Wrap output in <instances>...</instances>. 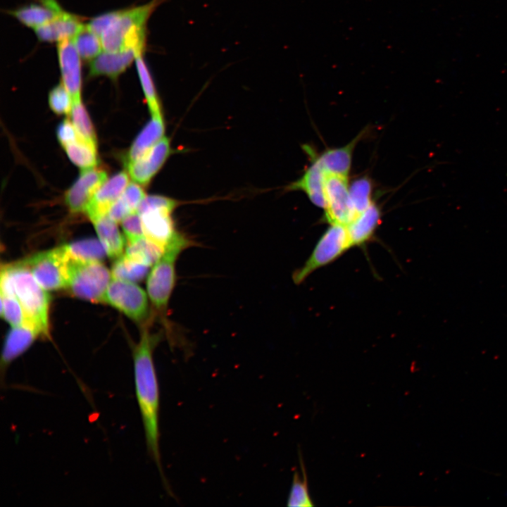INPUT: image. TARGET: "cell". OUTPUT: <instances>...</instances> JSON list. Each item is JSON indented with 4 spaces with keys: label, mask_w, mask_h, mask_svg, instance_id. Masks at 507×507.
Here are the masks:
<instances>
[{
    "label": "cell",
    "mask_w": 507,
    "mask_h": 507,
    "mask_svg": "<svg viewBox=\"0 0 507 507\" xmlns=\"http://www.w3.org/2000/svg\"><path fill=\"white\" fill-rule=\"evenodd\" d=\"M170 152V140L163 137L142 156L126 163L130 177L139 184L147 185L161 168Z\"/></svg>",
    "instance_id": "obj_11"
},
{
    "label": "cell",
    "mask_w": 507,
    "mask_h": 507,
    "mask_svg": "<svg viewBox=\"0 0 507 507\" xmlns=\"http://www.w3.org/2000/svg\"><path fill=\"white\" fill-rule=\"evenodd\" d=\"M165 0H151L137 6L115 11V17L101 37L104 50L134 49L144 54L147 22Z\"/></svg>",
    "instance_id": "obj_3"
},
{
    "label": "cell",
    "mask_w": 507,
    "mask_h": 507,
    "mask_svg": "<svg viewBox=\"0 0 507 507\" xmlns=\"http://www.w3.org/2000/svg\"><path fill=\"white\" fill-rule=\"evenodd\" d=\"M164 123L161 115H151V120L138 134L127 153L126 163L133 161L149 150L164 136Z\"/></svg>",
    "instance_id": "obj_22"
},
{
    "label": "cell",
    "mask_w": 507,
    "mask_h": 507,
    "mask_svg": "<svg viewBox=\"0 0 507 507\" xmlns=\"http://www.w3.org/2000/svg\"><path fill=\"white\" fill-rule=\"evenodd\" d=\"M48 101L51 109L57 115L70 113L73 99L62 82L49 92Z\"/></svg>",
    "instance_id": "obj_34"
},
{
    "label": "cell",
    "mask_w": 507,
    "mask_h": 507,
    "mask_svg": "<svg viewBox=\"0 0 507 507\" xmlns=\"http://www.w3.org/2000/svg\"><path fill=\"white\" fill-rule=\"evenodd\" d=\"M106 180V171L96 166L82 169L65 195L69 211L73 213H85L92 197Z\"/></svg>",
    "instance_id": "obj_10"
},
{
    "label": "cell",
    "mask_w": 507,
    "mask_h": 507,
    "mask_svg": "<svg viewBox=\"0 0 507 507\" xmlns=\"http://www.w3.org/2000/svg\"><path fill=\"white\" fill-rule=\"evenodd\" d=\"M68 253L65 244L35 254L23 262L46 290L67 288Z\"/></svg>",
    "instance_id": "obj_7"
},
{
    "label": "cell",
    "mask_w": 507,
    "mask_h": 507,
    "mask_svg": "<svg viewBox=\"0 0 507 507\" xmlns=\"http://www.w3.org/2000/svg\"><path fill=\"white\" fill-rule=\"evenodd\" d=\"M191 242L180 233L165 246L163 254L153 265L146 281L147 294L156 310L165 315L175 285V263L180 253Z\"/></svg>",
    "instance_id": "obj_4"
},
{
    "label": "cell",
    "mask_w": 507,
    "mask_h": 507,
    "mask_svg": "<svg viewBox=\"0 0 507 507\" xmlns=\"http://www.w3.org/2000/svg\"><path fill=\"white\" fill-rule=\"evenodd\" d=\"M84 25L79 17L65 11L34 30L39 41L58 43L72 39Z\"/></svg>",
    "instance_id": "obj_18"
},
{
    "label": "cell",
    "mask_w": 507,
    "mask_h": 507,
    "mask_svg": "<svg viewBox=\"0 0 507 507\" xmlns=\"http://www.w3.org/2000/svg\"><path fill=\"white\" fill-rule=\"evenodd\" d=\"M104 303L137 323L145 321L149 314L147 294L135 282L112 277L104 296Z\"/></svg>",
    "instance_id": "obj_8"
},
{
    "label": "cell",
    "mask_w": 507,
    "mask_h": 507,
    "mask_svg": "<svg viewBox=\"0 0 507 507\" xmlns=\"http://www.w3.org/2000/svg\"><path fill=\"white\" fill-rule=\"evenodd\" d=\"M72 41L82 60L91 61L104 50L100 37L84 25L72 39Z\"/></svg>",
    "instance_id": "obj_26"
},
{
    "label": "cell",
    "mask_w": 507,
    "mask_h": 507,
    "mask_svg": "<svg viewBox=\"0 0 507 507\" xmlns=\"http://www.w3.org/2000/svg\"><path fill=\"white\" fill-rule=\"evenodd\" d=\"M135 64L141 86L151 115H162L155 85L143 58V54L137 56Z\"/></svg>",
    "instance_id": "obj_27"
},
{
    "label": "cell",
    "mask_w": 507,
    "mask_h": 507,
    "mask_svg": "<svg viewBox=\"0 0 507 507\" xmlns=\"http://www.w3.org/2000/svg\"><path fill=\"white\" fill-rule=\"evenodd\" d=\"M136 212V211H135ZM134 213L121 196L111 206L107 215L115 222L120 223L130 214Z\"/></svg>",
    "instance_id": "obj_38"
},
{
    "label": "cell",
    "mask_w": 507,
    "mask_h": 507,
    "mask_svg": "<svg viewBox=\"0 0 507 507\" xmlns=\"http://www.w3.org/2000/svg\"><path fill=\"white\" fill-rule=\"evenodd\" d=\"M68 253L67 288L78 298L104 303L111 273L101 261H84L72 256L68 251Z\"/></svg>",
    "instance_id": "obj_5"
},
{
    "label": "cell",
    "mask_w": 507,
    "mask_h": 507,
    "mask_svg": "<svg viewBox=\"0 0 507 507\" xmlns=\"http://www.w3.org/2000/svg\"><path fill=\"white\" fill-rule=\"evenodd\" d=\"M311 161L312 164L305 170L303 175L288 185L287 189L304 192L311 203L325 209V171L316 161Z\"/></svg>",
    "instance_id": "obj_19"
},
{
    "label": "cell",
    "mask_w": 507,
    "mask_h": 507,
    "mask_svg": "<svg viewBox=\"0 0 507 507\" xmlns=\"http://www.w3.org/2000/svg\"><path fill=\"white\" fill-rule=\"evenodd\" d=\"M39 335L40 333L37 330L25 324L12 327L8 331L4 342L0 361L2 382L11 363L24 353Z\"/></svg>",
    "instance_id": "obj_15"
},
{
    "label": "cell",
    "mask_w": 507,
    "mask_h": 507,
    "mask_svg": "<svg viewBox=\"0 0 507 507\" xmlns=\"http://www.w3.org/2000/svg\"><path fill=\"white\" fill-rule=\"evenodd\" d=\"M149 266L128 259L124 254L116 258L112 266V277L116 279L137 282L149 275Z\"/></svg>",
    "instance_id": "obj_28"
},
{
    "label": "cell",
    "mask_w": 507,
    "mask_h": 507,
    "mask_svg": "<svg viewBox=\"0 0 507 507\" xmlns=\"http://www.w3.org/2000/svg\"><path fill=\"white\" fill-rule=\"evenodd\" d=\"M70 116L79 135L88 142L96 144L94 126L82 101L73 103Z\"/></svg>",
    "instance_id": "obj_32"
},
{
    "label": "cell",
    "mask_w": 507,
    "mask_h": 507,
    "mask_svg": "<svg viewBox=\"0 0 507 507\" xmlns=\"http://www.w3.org/2000/svg\"><path fill=\"white\" fill-rule=\"evenodd\" d=\"M70 254L84 261H101L106 251L99 240L85 239L65 244Z\"/></svg>",
    "instance_id": "obj_30"
},
{
    "label": "cell",
    "mask_w": 507,
    "mask_h": 507,
    "mask_svg": "<svg viewBox=\"0 0 507 507\" xmlns=\"http://www.w3.org/2000/svg\"><path fill=\"white\" fill-rule=\"evenodd\" d=\"M364 132L365 130L362 131L346 145L327 149L320 155L315 154L308 146L304 149L311 160L316 161L325 173L348 177L353 150Z\"/></svg>",
    "instance_id": "obj_17"
},
{
    "label": "cell",
    "mask_w": 507,
    "mask_h": 507,
    "mask_svg": "<svg viewBox=\"0 0 507 507\" xmlns=\"http://www.w3.org/2000/svg\"><path fill=\"white\" fill-rule=\"evenodd\" d=\"M381 221V211L374 202L346 226L351 246H360L373 235Z\"/></svg>",
    "instance_id": "obj_20"
},
{
    "label": "cell",
    "mask_w": 507,
    "mask_h": 507,
    "mask_svg": "<svg viewBox=\"0 0 507 507\" xmlns=\"http://www.w3.org/2000/svg\"><path fill=\"white\" fill-rule=\"evenodd\" d=\"M127 173L121 171L108 180L96 191L90 201L86 214L91 220L94 218L106 215L111 206L121 196L128 185Z\"/></svg>",
    "instance_id": "obj_16"
},
{
    "label": "cell",
    "mask_w": 507,
    "mask_h": 507,
    "mask_svg": "<svg viewBox=\"0 0 507 507\" xmlns=\"http://www.w3.org/2000/svg\"><path fill=\"white\" fill-rule=\"evenodd\" d=\"M1 316L12 327L20 326L25 323L23 308L13 296L1 294Z\"/></svg>",
    "instance_id": "obj_33"
},
{
    "label": "cell",
    "mask_w": 507,
    "mask_h": 507,
    "mask_svg": "<svg viewBox=\"0 0 507 507\" xmlns=\"http://www.w3.org/2000/svg\"><path fill=\"white\" fill-rule=\"evenodd\" d=\"M0 287L1 294L13 296L20 303L25 314L24 324L48 337L50 297L23 261L1 265Z\"/></svg>",
    "instance_id": "obj_2"
},
{
    "label": "cell",
    "mask_w": 507,
    "mask_h": 507,
    "mask_svg": "<svg viewBox=\"0 0 507 507\" xmlns=\"http://www.w3.org/2000/svg\"><path fill=\"white\" fill-rule=\"evenodd\" d=\"M90 220L106 254L110 258L115 259L123 256L125 239L119 231L117 223L107 214L94 218Z\"/></svg>",
    "instance_id": "obj_21"
},
{
    "label": "cell",
    "mask_w": 507,
    "mask_h": 507,
    "mask_svg": "<svg viewBox=\"0 0 507 507\" xmlns=\"http://www.w3.org/2000/svg\"><path fill=\"white\" fill-rule=\"evenodd\" d=\"M57 139L63 147L76 141L80 136L77 132L72 121L63 120L56 130Z\"/></svg>",
    "instance_id": "obj_37"
},
{
    "label": "cell",
    "mask_w": 507,
    "mask_h": 507,
    "mask_svg": "<svg viewBox=\"0 0 507 507\" xmlns=\"http://www.w3.org/2000/svg\"><path fill=\"white\" fill-rule=\"evenodd\" d=\"M325 219L346 226L356 218L349 197V177L325 172Z\"/></svg>",
    "instance_id": "obj_9"
},
{
    "label": "cell",
    "mask_w": 507,
    "mask_h": 507,
    "mask_svg": "<svg viewBox=\"0 0 507 507\" xmlns=\"http://www.w3.org/2000/svg\"><path fill=\"white\" fill-rule=\"evenodd\" d=\"M173 210L170 207H156L139 213L144 237L163 250L179 233L171 217Z\"/></svg>",
    "instance_id": "obj_12"
},
{
    "label": "cell",
    "mask_w": 507,
    "mask_h": 507,
    "mask_svg": "<svg viewBox=\"0 0 507 507\" xmlns=\"http://www.w3.org/2000/svg\"><path fill=\"white\" fill-rule=\"evenodd\" d=\"M302 475L295 472L293 476L292 484L287 499V506L293 507H309L313 506L308 488L306 472L303 463L300 458Z\"/></svg>",
    "instance_id": "obj_31"
},
{
    "label": "cell",
    "mask_w": 507,
    "mask_h": 507,
    "mask_svg": "<svg viewBox=\"0 0 507 507\" xmlns=\"http://www.w3.org/2000/svg\"><path fill=\"white\" fill-rule=\"evenodd\" d=\"M56 47L62 83L70 93L73 103L81 101V58L72 39L59 42Z\"/></svg>",
    "instance_id": "obj_13"
},
{
    "label": "cell",
    "mask_w": 507,
    "mask_h": 507,
    "mask_svg": "<svg viewBox=\"0 0 507 507\" xmlns=\"http://www.w3.org/2000/svg\"><path fill=\"white\" fill-rule=\"evenodd\" d=\"M121 223L127 243L132 242L144 237L141 216L137 211L127 215L122 220Z\"/></svg>",
    "instance_id": "obj_35"
},
{
    "label": "cell",
    "mask_w": 507,
    "mask_h": 507,
    "mask_svg": "<svg viewBox=\"0 0 507 507\" xmlns=\"http://www.w3.org/2000/svg\"><path fill=\"white\" fill-rule=\"evenodd\" d=\"M146 196L140 184L135 182L128 184L121 195V198L134 212L137 211L139 205Z\"/></svg>",
    "instance_id": "obj_36"
},
{
    "label": "cell",
    "mask_w": 507,
    "mask_h": 507,
    "mask_svg": "<svg viewBox=\"0 0 507 507\" xmlns=\"http://www.w3.org/2000/svg\"><path fill=\"white\" fill-rule=\"evenodd\" d=\"M351 247L346 226L332 224L317 242L304 265L296 270L293 280L300 284L313 272L325 266L343 254Z\"/></svg>",
    "instance_id": "obj_6"
},
{
    "label": "cell",
    "mask_w": 507,
    "mask_h": 507,
    "mask_svg": "<svg viewBox=\"0 0 507 507\" xmlns=\"http://www.w3.org/2000/svg\"><path fill=\"white\" fill-rule=\"evenodd\" d=\"M163 251L159 246L143 237L127 243L125 256L132 261L150 267L159 259Z\"/></svg>",
    "instance_id": "obj_24"
},
{
    "label": "cell",
    "mask_w": 507,
    "mask_h": 507,
    "mask_svg": "<svg viewBox=\"0 0 507 507\" xmlns=\"http://www.w3.org/2000/svg\"><path fill=\"white\" fill-rule=\"evenodd\" d=\"M372 189L371 180L367 177L354 180L349 185L350 201L356 218L366 210L373 202L372 200Z\"/></svg>",
    "instance_id": "obj_29"
},
{
    "label": "cell",
    "mask_w": 507,
    "mask_h": 507,
    "mask_svg": "<svg viewBox=\"0 0 507 507\" xmlns=\"http://www.w3.org/2000/svg\"><path fill=\"white\" fill-rule=\"evenodd\" d=\"M141 54L134 49L103 51L92 60L88 75L91 77L104 76L116 80Z\"/></svg>",
    "instance_id": "obj_14"
},
{
    "label": "cell",
    "mask_w": 507,
    "mask_h": 507,
    "mask_svg": "<svg viewBox=\"0 0 507 507\" xmlns=\"http://www.w3.org/2000/svg\"><path fill=\"white\" fill-rule=\"evenodd\" d=\"M65 11L56 13L44 4H31L9 11L8 13L16 18L23 25L35 30L50 22L55 17Z\"/></svg>",
    "instance_id": "obj_23"
},
{
    "label": "cell",
    "mask_w": 507,
    "mask_h": 507,
    "mask_svg": "<svg viewBox=\"0 0 507 507\" xmlns=\"http://www.w3.org/2000/svg\"><path fill=\"white\" fill-rule=\"evenodd\" d=\"M63 148L69 159L81 169L96 166V144L88 142L80 137Z\"/></svg>",
    "instance_id": "obj_25"
},
{
    "label": "cell",
    "mask_w": 507,
    "mask_h": 507,
    "mask_svg": "<svg viewBox=\"0 0 507 507\" xmlns=\"http://www.w3.org/2000/svg\"><path fill=\"white\" fill-rule=\"evenodd\" d=\"M158 337L146 327L133 350L135 394L143 424L147 451L158 468L164 487L173 496L165 476L160 451V389L153 358Z\"/></svg>",
    "instance_id": "obj_1"
}]
</instances>
